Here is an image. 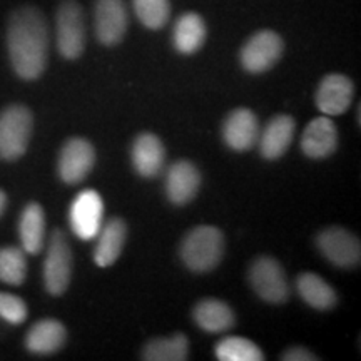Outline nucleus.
Listing matches in <instances>:
<instances>
[{"instance_id": "f257e3e1", "label": "nucleus", "mask_w": 361, "mask_h": 361, "mask_svg": "<svg viewBox=\"0 0 361 361\" xmlns=\"http://www.w3.org/2000/svg\"><path fill=\"white\" fill-rule=\"evenodd\" d=\"M7 54L13 72L35 80L47 69L49 25L37 7L24 6L12 12L7 24Z\"/></svg>"}, {"instance_id": "f03ea898", "label": "nucleus", "mask_w": 361, "mask_h": 361, "mask_svg": "<svg viewBox=\"0 0 361 361\" xmlns=\"http://www.w3.org/2000/svg\"><path fill=\"white\" fill-rule=\"evenodd\" d=\"M224 255V234L214 226H197L180 245V258L192 273H209Z\"/></svg>"}, {"instance_id": "7ed1b4c3", "label": "nucleus", "mask_w": 361, "mask_h": 361, "mask_svg": "<svg viewBox=\"0 0 361 361\" xmlns=\"http://www.w3.org/2000/svg\"><path fill=\"white\" fill-rule=\"evenodd\" d=\"M34 130V116L29 107L12 104L0 112V157L17 161L25 154Z\"/></svg>"}, {"instance_id": "20e7f679", "label": "nucleus", "mask_w": 361, "mask_h": 361, "mask_svg": "<svg viewBox=\"0 0 361 361\" xmlns=\"http://www.w3.org/2000/svg\"><path fill=\"white\" fill-rule=\"evenodd\" d=\"M57 51L67 61H75L85 49V20L75 0H64L56 13Z\"/></svg>"}, {"instance_id": "39448f33", "label": "nucleus", "mask_w": 361, "mask_h": 361, "mask_svg": "<svg viewBox=\"0 0 361 361\" xmlns=\"http://www.w3.org/2000/svg\"><path fill=\"white\" fill-rule=\"evenodd\" d=\"M72 278V250L66 234L56 229L49 239L47 255L44 261V284L52 296H62Z\"/></svg>"}, {"instance_id": "423d86ee", "label": "nucleus", "mask_w": 361, "mask_h": 361, "mask_svg": "<svg viewBox=\"0 0 361 361\" xmlns=\"http://www.w3.org/2000/svg\"><path fill=\"white\" fill-rule=\"evenodd\" d=\"M250 283L261 300L271 305H281L290 296V284L283 266L269 256H259L250 268Z\"/></svg>"}, {"instance_id": "0eeeda50", "label": "nucleus", "mask_w": 361, "mask_h": 361, "mask_svg": "<svg viewBox=\"0 0 361 361\" xmlns=\"http://www.w3.org/2000/svg\"><path fill=\"white\" fill-rule=\"evenodd\" d=\"M284 42L274 30H259L252 34L239 52L243 69L250 74H263L273 69L281 59Z\"/></svg>"}, {"instance_id": "6e6552de", "label": "nucleus", "mask_w": 361, "mask_h": 361, "mask_svg": "<svg viewBox=\"0 0 361 361\" xmlns=\"http://www.w3.org/2000/svg\"><path fill=\"white\" fill-rule=\"evenodd\" d=\"M316 246L324 256V259H328L336 268L351 269L360 266V239L353 233H350L348 229L340 228V226H331V228L323 229L316 238Z\"/></svg>"}, {"instance_id": "1a4fd4ad", "label": "nucleus", "mask_w": 361, "mask_h": 361, "mask_svg": "<svg viewBox=\"0 0 361 361\" xmlns=\"http://www.w3.org/2000/svg\"><path fill=\"white\" fill-rule=\"evenodd\" d=\"M71 229L79 239L89 241L97 238L104 221V202L101 194L94 189L79 192L72 201L69 211Z\"/></svg>"}, {"instance_id": "9d476101", "label": "nucleus", "mask_w": 361, "mask_h": 361, "mask_svg": "<svg viewBox=\"0 0 361 361\" xmlns=\"http://www.w3.org/2000/svg\"><path fill=\"white\" fill-rule=\"evenodd\" d=\"M96 164V149L87 139L72 137L61 149L59 154V176L66 184H79Z\"/></svg>"}, {"instance_id": "9b49d317", "label": "nucleus", "mask_w": 361, "mask_h": 361, "mask_svg": "<svg viewBox=\"0 0 361 361\" xmlns=\"http://www.w3.org/2000/svg\"><path fill=\"white\" fill-rule=\"evenodd\" d=\"M129 17L124 0H97L94 8L96 37L106 47L121 44L128 32Z\"/></svg>"}, {"instance_id": "f8f14e48", "label": "nucleus", "mask_w": 361, "mask_h": 361, "mask_svg": "<svg viewBox=\"0 0 361 361\" xmlns=\"http://www.w3.org/2000/svg\"><path fill=\"white\" fill-rule=\"evenodd\" d=\"M259 121L256 114L245 107L229 112L223 124V139L233 151L246 152L258 144Z\"/></svg>"}, {"instance_id": "ddd939ff", "label": "nucleus", "mask_w": 361, "mask_h": 361, "mask_svg": "<svg viewBox=\"0 0 361 361\" xmlns=\"http://www.w3.org/2000/svg\"><path fill=\"white\" fill-rule=\"evenodd\" d=\"M355 85L343 74H328L316 90V106L326 116H340L350 109Z\"/></svg>"}, {"instance_id": "4468645a", "label": "nucleus", "mask_w": 361, "mask_h": 361, "mask_svg": "<svg viewBox=\"0 0 361 361\" xmlns=\"http://www.w3.org/2000/svg\"><path fill=\"white\" fill-rule=\"evenodd\" d=\"M338 129L329 116H319L306 126L301 135V151L310 159H324L338 149Z\"/></svg>"}, {"instance_id": "2eb2a0df", "label": "nucleus", "mask_w": 361, "mask_h": 361, "mask_svg": "<svg viewBox=\"0 0 361 361\" xmlns=\"http://www.w3.org/2000/svg\"><path fill=\"white\" fill-rule=\"evenodd\" d=\"M201 186V173L192 162L176 161L166 174V192L176 206H184L196 197Z\"/></svg>"}, {"instance_id": "dca6fc26", "label": "nucleus", "mask_w": 361, "mask_h": 361, "mask_svg": "<svg viewBox=\"0 0 361 361\" xmlns=\"http://www.w3.org/2000/svg\"><path fill=\"white\" fill-rule=\"evenodd\" d=\"M130 161L135 173L142 178H156L164 168L166 147L157 135L151 133L139 134L130 149Z\"/></svg>"}, {"instance_id": "f3484780", "label": "nucleus", "mask_w": 361, "mask_h": 361, "mask_svg": "<svg viewBox=\"0 0 361 361\" xmlns=\"http://www.w3.org/2000/svg\"><path fill=\"white\" fill-rule=\"evenodd\" d=\"M296 123L291 116L279 114L266 124L263 133H259V152L264 159L274 161L281 157L288 147L291 146L293 137H295Z\"/></svg>"}, {"instance_id": "a211bd4d", "label": "nucleus", "mask_w": 361, "mask_h": 361, "mask_svg": "<svg viewBox=\"0 0 361 361\" xmlns=\"http://www.w3.org/2000/svg\"><path fill=\"white\" fill-rule=\"evenodd\" d=\"M67 329L57 319H40L29 329L25 348L34 355H54L66 345Z\"/></svg>"}, {"instance_id": "6ab92c4d", "label": "nucleus", "mask_w": 361, "mask_h": 361, "mask_svg": "<svg viewBox=\"0 0 361 361\" xmlns=\"http://www.w3.org/2000/svg\"><path fill=\"white\" fill-rule=\"evenodd\" d=\"M97 238L94 261L101 268H107V266L114 264L123 252L126 238H128V226L121 218H112L106 224H102Z\"/></svg>"}, {"instance_id": "aec40b11", "label": "nucleus", "mask_w": 361, "mask_h": 361, "mask_svg": "<svg viewBox=\"0 0 361 361\" xmlns=\"http://www.w3.org/2000/svg\"><path fill=\"white\" fill-rule=\"evenodd\" d=\"M207 37L206 22L196 12H186L176 20L173 29V42L176 51L191 56L204 45Z\"/></svg>"}, {"instance_id": "412c9836", "label": "nucleus", "mask_w": 361, "mask_h": 361, "mask_svg": "<svg viewBox=\"0 0 361 361\" xmlns=\"http://www.w3.org/2000/svg\"><path fill=\"white\" fill-rule=\"evenodd\" d=\"M19 236L22 250L27 255H39L45 243V213L39 202H29L19 221Z\"/></svg>"}, {"instance_id": "4be33fe9", "label": "nucleus", "mask_w": 361, "mask_h": 361, "mask_svg": "<svg viewBox=\"0 0 361 361\" xmlns=\"http://www.w3.org/2000/svg\"><path fill=\"white\" fill-rule=\"evenodd\" d=\"M194 322L197 326L204 329L207 333H223L228 331L229 328L234 326L236 318H234V311L231 306L226 305L224 301L213 300L207 298L196 305L192 311Z\"/></svg>"}, {"instance_id": "5701e85b", "label": "nucleus", "mask_w": 361, "mask_h": 361, "mask_svg": "<svg viewBox=\"0 0 361 361\" xmlns=\"http://www.w3.org/2000/svg\"><path fill=\"white\" fill-rule=\"evenodd\" d=\"M296 288L306 305L319 311L335 308L338 296L324 279L316 273H303L296 278Z\"/></svg>"}, {"instance_id": "b1692460", "label": "nucleus", "mask_w": 361, "mask_h": 361, "mask_svg": "<svg viewBox=\"0 0 361 361\" xmlns=\"http://www.w3.org/2000/svg\"><path fill=\"white\" fill-rule=\"evenodd\" d=\"M189 356V340L183 333L156 338L144 346L142 358L147 361H184Z\"/></svg>"}, {"instance_id": "393cba45", "label": "nucleus", "mask_w": 361, "mask_h": 361, "mask_svg": "<svg viewBox=\"0 0 361 361\" xmlns=\"http://www.w3.org/2000/svg\"><path fill=\"white\" fill-rule=\"evenodd\" d=\"M216 358L221 361H263L264 353L247 338L228 336L216 345Z\"/></svg>"}, {"instance_id": "a878e982", "label": "nucleus", "mask_w": 361, "mask_h": 361, "mask_svg": "<svg viewBox=\"0 0 361 361\" xmlns=\"http://www.w3.org/2000/svg\"><path fill=\"white\" fill-rule=\"evenodd\" d=\"M27 252L22 247H0V281L20 286L27 276Z\"/></svg>"}, {"instance_id": "bb28decb", "label": "nucleus", "mask_w": 361, "mask_h": 361, "mask_svg": "<svg viewBox=\"0 0 361 361\" xmlns=\"http://www.w3.org/2000/svg\"><path fill=\"white\" fill-rule=\"evenodd\" d=\"M133 6L137 19L147 29L159 30L168 24L171 17L169 0H133Z\"/></svg>"}, {"instance_id": "cd10ccee", "label": "nucleus", "mask_w": 361, "mask_h": 361, "mask_svg": "<svg viewBox=\"0 0 361 361\" xmlns=\"http://www.w3.org/2000/svg\"><path fill=\"white\" fill-rule=\"evenodd\" d=\"M29 310L22 298L0 291V318L11 324H22L27 319Z\"/></svg>"}, {"instance_id": "c85d7f7f", "label": "nucleus", "mask_w": 361, "mask_h": 361, "mask_svg": "<svg viewBox=\"0 0 361 361\" xmlns=\"http://www.w3.org/2000/svg\"><path fill=\"white\" fill-rule=\"evenodd\" d=\"M281 360H284V361H316L318 360V356L313 355L306 348H301V346H295V348H290L288 351H284Z\"/></svg>"}, {"instance_id": "c756f323", "label": "nucleus", "mask_w": 361, "mask_h": 361, "mask_svg": "<svg viewBox=\"0 0 361 361\" xmlns=\"http://www.w3.org/2000/svg\"><path fill=\"white\" fill-rule=\"evenodd\" d=\"M6 207H7V194L0 189V218H2V214L6 213Z\"/></svg>"}]
</instances>
